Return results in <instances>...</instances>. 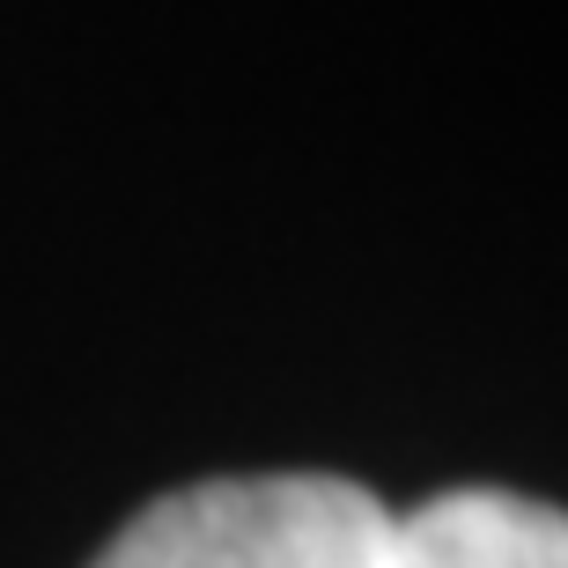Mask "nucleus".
Listing matches in <instances>:
<instances>
[{
    "instance_id": "obj_1",
    "label": "nucleus",
    "mask_w": 568,
    "mask_h": 568,
    "mask_svg": "<svg viewBox=\"0 0 568 568\" xmlns=\"http://www.w3.org/2000/svg\"><path fill=\"white\" fill-rule=\"evenodd\" d=\"M392 509L333 473L207 480L148 503L97 568H377Z\"/></svg>"
},
{
    "instance_id": "obj_2",
    "label": "nucleus",
    "mask_w": 568,
    "mask_h": 568,
    "mask_svg": "<svg viewBox=\"0 0 568 568\" xmlns=\"http://www.w3.org/2000/svg\"><path fill=\"white\" fill-rule=\"evenodd\" d=\"M377 568H568V509L465 487L392 517Z\"/></svg>"
}]
</instances>
